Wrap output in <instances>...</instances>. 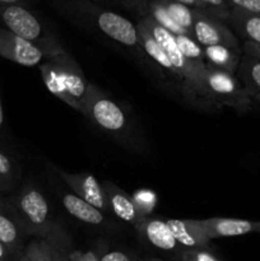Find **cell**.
Returning <instances> with one entry per match:
<instances>
[{
  "label": "cell",
  "instance_id": "6da1fadb",
  "mask_svg": "<svg viewBox=\"0 0 260 261\" xmlns=\"http://www.w3.org/2000/svg\"><path fill=\"white\" fill-rule=\"evenodd\" d=\"M8 200L27 236L45 240L68 254L70 236L56 219L50 201L36 184L27 181Z\"/></svg>",
  "mask_w": 260,
  "mask_h": 261
},
{
  "label": "cell",
  "instance_id": "cb8c5ba5",
  "mask_svg": "<svg viewBox=\"0 0 260 261\" xmlns=\"http://www.w3.org/2000/svg\"><path fill=\"white\" fill-rule=\"evenodd\" d=\"M165 8L167 9L168 14L172 18L173 22L183 28L184 31L191 35L194 25V19H195V12L196 9H193L190 7L177 3L176 0H160Z\"/></svg>",
  "mask_w": 260,
  "mask_h": 261
},
{
  "label": "cell",
  "instance_id": "74e56055",
  "mask_svg": "<svg viewBox=\"0 0 260 261\" xmlns=\"http://www.w3.org/2000/svg\"><path fill=\"white\" fill-rule=\"evenodd\" d=\"M120 2H126V0H120ZM127 2H130V0H127Z\"/></svg>",
  "mask_w": 260,
  "mask_h": 261
},
{
  "label": "cell",
  "instance_id": "f546056e",
  "mask_svg": "<svg viewBox=\"0 0 260 261\" xmlns=\"http://www.w3.org/2000/svg\"><path fill=\"white\" fill-rule=\"evenodd\" d=\"M18 259L19 256H17L9 247L0 242V261H17Z\"/></svg>",
  "mask_w": 260,
  "mask_h": 261
},
{
  "label": "cell",
  "instance_id": "4fadbf2b",
  "mask_svg": "<svg viewBox=\"0 0 260 261\" xmlns=\"http://www.w3.org/2000/svg\"><path fill=\"white\" fill-rule=\"evenodd\" d=\"M138 35H139V45L142 48V53L144 54L147 58L150 59V61L153 63V65L157 66L161 71V75L163 78L168 79V81H176L180 84V79H178L177 73L173 69L172 63H171L170 58L166 54V51L163 50L162 46L154 40L152 35H150L149 31L145 28V25L143 23H140L138 20L137 24Z\"/></svg>",
  "mask_w": 260,
  "mask_h": 261
},
{
  "label": "cell",
  "instance_id": "8fae6325",
  "mask_svg": "<svg viewBox=\"0 0 260 261\" xmlns=\"http://www.w3.org/2000/svg\"><path fill=\"white\" fill-rule=\"evenodd\" d=\"M27 233L18 221L9 200L0 198V242L9 247L17 256L24 252Z\"/></svg>",
  "mask_w": 260,
  "mask_h": 261
},
{
  "label": "cell",
  "instance_id": "30bf717a",
  "mask_svg": "<svg viewBox=\"0 0 260 261\" xmlns=\"http://www.w3.org/2000/svg\"><path fill=\"white\" fill-rule=\"evenodd\" d=\"M48 59L56 64L69 93L73 97L74 101L81 106L82 112V102H83L84 96H86L89 83H87L79 64L76 63L75 59L70 55V53L66 48H64L60 53L55 54V55Z\"/></svg>",
  "mask_w": 260,
  "mask_h": 261
},
{
  "label": "cell",
  "instance_id": "ba28073f",
  "mask_svg": "<svg viewBox=\"0 0 260 261\" xmlns=\"http://www.w3.org/2000/svg\"><path fill=\"white\" fill-rule=\"evenodd\" d=\"M134 229L143 245L148 246L149 249L166 252V254L178 252L181 255L183 250L176 242L167 224V219L150 218L149 216H147Z\"/></svg>",
  "mask_w": 260,
  "mask_h": 261
},
{
  "label": "cell",
  "instance_id": "1f68e13d",
  "mask_svg": "<svg viewBox=\"0 0 260 261\" xmlns=\"http://www.w3.org/2000/svg\"><path fill=\"white\" fill-rule=\"evenodd\" d=\"M4 121H5V117H4V109H3V103H2V99H0V129L4 126Z\"/></svg>",
  "mask_w": 260,
  "mask_h": 261
},
{
  "label": "cell",
  "instance_id": "4316f807",
  "mask_svg": "<svg viewBox=\"0 0 260 261\" xmlns=\"http://www.w3.org/2000/svg\"><path fill=\"white\" fill-rule=\"evenodd\" d=\"M229 8L250 14L260 15V0H227Z\"/></svg>",
  "mask_w": 260,
  "mask_h": 261
},
{
  "label": "cell",
  "instance_id": "ac0fdd59",
  "mask_svg": "<svg viewBox=\"0 0 260 261\" xmlns=\"http://www.w3.org/2000/svg\"><path fill=\"white\" fill-rule=\"evenodd\" d=\"M232 30L244 38V42L260 45V15L232 9L227 20Z\"/></svg>",
  "mask_w": 260,
  "mask_h": 261
},
{
  "label": "cell",
  "instance_id": "5bb4252c",
  "mask_svg": "<svg viewBox=\"0 0 260 261\" xmlns=\"http://www.w3.org/2000/svg\"><path fill=\"white\" fill-rule=\"evenodd\" d=\"M61 204L69 216L82 223L97 227V228H111V224L107 221L106 214L84 201L74 193L61 194Z\"/></svg>",
  "mask_w": 260,
  "mask_h": 261
},
{
  "label": "cell",
  "instance_id": "d6a6232c",
  "mask_svg": "<svg viewBox=\"0 0 260 261\" xmlns=\"http://www.w3.org/2000/svg\"><path fill=\"white\" fill-rule=\"evenodd\" d=\"M17 261H32V260H31V259H30V257H28V256H27V255H25V254H24V252H23V254H22V255H20V256H19V259H18Z\"/></svg>",
  "mask_w": 260,
  "mask_h": 261
},
{
  "label": "cell",
  "instance_id": "d4e9b609",
  "mask_svg": "<svg viewBox=\"0 0 260 261\" xmlns=\"http://www.w3.org/2000/svg\"><path fill=\"white\" fill-rule=\"evenodd\" d=\"M200 3V12L227 23L231 13L227 0H199Z\"/></svg>",
  "mask_w": 260,
  "mask_h": 261
},
{
  "label": "cell",
  "instance_id": "9c48e42d",
  "mask_svg": "<svg viewBox=\"0 0 260 261\" xmlns=\"http://www.w3.org/2000/svg\"><path fill=\"white\" fill-rule=\"evenodd\" d=\"M102 188H103L105 195H106L109 214L114 216L120 222L135 228L142 222V219L147 217V214L139 208L135 199L132 198L121 188L115 185L114 182L103 181Z\"/></svg>",
  "mask_w": 260,
  "mask_h": 261
},
{
  "label": "cell",
  "instance_id": "9a60e30c",
  "mask_svg": "<svg viewBox=\"0 0 260 261\" xmlns=\"http://www.w3.org/2000/svg\"><path fill=\"white\" fill-rule=\"evenodd\" d=\"M209 240L222 237H236L254 233L255 222L236 218H209L201 221Z\"/></svg>",
  "mask_w": 260,
  "mask_h": 261
},
{
  "label": "cell",
  "instance_id": "7402d4cb",
  "mask_svg": "<svg viewBox=\"0 0 260 261\" xmlns=\"http://www.w3.org/2000/svg\"><path fill=\"white\" fill-rule=\"evenodd\" d=\"M24 254L32 261H69L65 252L41 239L32 240L25 246Z\"/></svg>",
  "mask_w": 260,
  "mask_h": 261
},
{
  "label": "cell",
  "instance_id": "8d00e7d4",
  "mask_svg": "<svg viewBox=\"0 0 260 261\" xmlns=\"http://www.w3.org/2000/svg\"><path fill=\"white\" fill-rule=\"evenodd\" d=\"M138 261H161V260H158V259H149V257H145V259L138 260Z\"/></svg>",
  "mask_w": 260,
  "mask_h": 261
},
{
  "label": "cell",
  "instance_id": "83f0119b",
  "mask_svg": "<svg viewBox=\"0 0 260 261\" xmlns=\"http://www.w3.org/2000/svg\"><path fill=\"white\" fill-rule=\"evenodd\" d=\"M97 261H138V259L122 250H106L97 256Z\"/></svg>",
  "mask_w": 260,
  "mask_h": 261
},
{
  "label": "cell",
  "instance_id": "5b68a950",
  "mask_svg": "<svg viewBox=\"0 0 260 261\" xmlns=\"http://www.w3.org/2000/svg\"><path fill=\"white\" fill-rule=\"evenodd\" d=\"M191 36L201 47L216 45H223L235 48L242 47L240 45L237 36L227 25V23L216 19V18L200 12V10L195 12V19H194Z\"/></svg>",
  "mask_w": 260,
  "mask_h": 261
},
{
  "label": "cell",
  "instance_id": "ffe728a7",
  "mask_svg": "<svg viewBox=\"0 0 260 261\" xmlns=\"http://www.w3.org/2000/svg\"><path fill=\"white\" fill-rule=\"evenodd\" d=\"M236 76L250 94L260 93V60L247 54H242L241 61L237 68Z\"/></svg>",
  "mask_w": 260,
  "mask_h": 261
},
{
  "label": "cell",
  "instance_id": "277c9868",
  "mask_svg": "<svg viewBox=\"0 0 260 261\" xmlns=\"http://www.w3.org/2000/svg\"><path fill=\"white\" fill-rule=\"evenodd\" d=\"M75 4L78 9L86 13L93 20V24L96 25L97 30L101 31L106 37L111 38L112 41L125 46V47L134 48V50L142 53L137 25L132 20L117 14V13L111 12V10L96 7L91 3L79 5V3L76 2Z\"/></svg>",
  "mask_w": 260,
  "mask_h": 261
},
{
  "label": "cell",
  "instance_id": "7c38bea8",
  "mask_svg": "<svg viewBox=\"0 0 260 261\" xmlns=\"http://www.w3.org/2000/svg\"><path fill=\"white\" fill-rule=\"evenodd\" d=\"M167 224L181 250L205 249L211 240L206 236L201 221L167 219Z\"/></svg>",
  "mask_w": 260,
  "mask_h": 261
},
{
  "label": "cell",
  "instance_id": "836d02e7",
  "mask_svg": "<svg viewBox=\"0 0 260 261\" xmlns=\"http://www.w3.org/2000/svg\"><path fill=\"white\" fill-rule=\"evenodd\" d=\"M254 233H260V222H255V232Z\"/></svg>",
  "mask_w": 260,
  "mask_h": 261
},
{
  "label": "cell",
  "instance_id": "e575fe53",
  "mask_svg": "<svg viewBox=\"0 0 260 261\" xmlns=\"http://www.w3.org/2000/svg\"><path fill=\"white\" fill-rule=\"evenodd\" d=\"M2 3H7V4H14V3L19 2V0H0Z\"/></svg>",
  "mask_w": 260,
  "mask_h": 261
},
{
  "label": "cell",
  "instance_id": "4dcf8cb0",
  "mask_svg": "<svg viewBox=\"0 0 260 261\" xmlns=\"http://www.w3.org/2000/svg\"><path fill=\"white\" fill-rule=\"evenodd\" d=\"M177 3H181V4L186 5V7H190L193 9L200 10V3L199 0H176Z\"/></svg>",
  "mask_w": 260,
  "mask_h": 261
},
{
  "label": "cell",
  "instance_id": "e0dca14e",
  "mask_svg": "<svg viewBox=\"0 0 260 261\" xmlns=\"http://www.w3.org/2000/svg\"><path fill=\"white\" fill-rule=\"evenodd\" d=\"M40 71L41 75H42L43 83H45L46 88L48 89L50 93H53L56 98H59L60 101L65 102L68 106H70L71 109H74L75 111L81 112V106L76 103L73 99V97L69 93L68 88H66L65 83H64V79L61 76L60 71H59L58 66L50 59H46L45 61L40 64Z\"/></svg>",
  "mask_w": 260,
  "mask_h": 261
},
{
  "label": "cell",
  "instance_id": "d6986e66",
  "mask_svg": "<svg viewBox=\"0 0 260 261\" xmlns=\"http://www.w3.org/2000/svg\"><path fill=\"white\" fill-rule=\"evenodd\" d=\"M176 41H177L181 54H183L185 60L189 63V65L205 82L206 61L205 58H204L203 47L190 35L176 36Z\"/></svg>",
  "mask_w": 260,
  "mask_h": 261
},
{
  "label": "cell",
  "instance_id": "2e32d148",
  "mask_svg": "<svg viewBox=\"0 0 260 261\" xmlns=\"http://www.w3.org/2000/svg\"><path fill=\"white\" fill-rule=\"evenodd\" d=\"M206 65L224 73L236 74L242 58V47L235 48L223 45L203 47Z\"/></svg>",
  "mask_w": 260,
  "mask_h": 261
},
{
  "label": "cell",
  "instance_id": "d590c367",
  "mask_svg": "<svg viewBox=\"0 0 260 261\" xmlns=\"http://www.w3.org/2000/svg\"><path fill=\"white\" fill-rule=\"evenodd\" d=\"M254 102H257L260 105V93H257L256 96H254Z\"/></svg>",
  "mask_w": 260,
  "mask_h": 261
},
{
  "label": "cell",
  "instance_id": "44dd1931",
  "mask_svg": "<svg viewBox=\"0 0 260 261\" xmlns=\"http://www.w3.org/2000/svg\"><path fill=\"white\" fill-rule=\"evenodd\" d=\"M137 5L139 7L142 15H148V17H150L155 23H158L161 27L167 30L168 32H171L172 35H189L186 31H184L183 28L178 27V25L173 22V19L170 17L165 5H163L160 0H143L142 3H139V4Z\"/></svg>",
  "mask_w": 260,
  "mask_h": 261
},
{
  "label": "cell",
  "instance_id": "f1b7e54d",
  "mask_svg": "<svg viewBox=\"0 0 260 261\" xmlns=\"http://www.w3.org/2000/svg\"><path fill=\"white\" fill-rule=\"evenodd\" d=\"M242 53L254 56V58L260 60V45H257V43L244 42V45H242Z\"/></svg>",
  "mask_w": 260,
  "mask_h": 261
},
{
  "label": "cell",
  "instance_id": "484cf974",
  "mask_svg": "<svg viewBox=\"0 0 260 261\" xmlns=\"http://www.w3.org/2000/svg\"><path fill=\"white\" fill-rule=\"evenodd\" d=\"M181 261H222L218 256L205 249H190L183 250L180 255Z\"/></svg>",
  "mask_w": 260,
  "mask_h": 261
},
{
  "label": "cell",
  "instance_id": "8992f818",
  "mask_svg": "<svg viewBox=\"0 0 260 261\" xmlns=\"http://www.w3.org/2000/svg\"><path fill=\"white\" fill-rule=\"evenodd\" d=\"M56 175L60 176L61 180L71 189L76 196L83 199L88 204L93 205L102 213L109 214V206H107L106 195H105L102 182H99L94 176L87 172L71 173L68 171L61 170L58 166H53Z\"/></svg>",
  "mask_w": 260,
  "mask_h": 261
},
{
  "label": "cell",
  "instance_id": "3957f363",
  "mask_svg": "<svg viewBox=\"0 0 260 261\" xmlns=\"http://www.w3.org/2000/svg\"><path fill=\"white\" fill-rule=\"evenodd\" d=\"M205 92L214 107L227 106L239 114H246L254 107V98L242 86L236 74L224 73L206 65Z\"/></svg>",
  "mask_w": 260,
  "mask_h": 261
},
{
  "label": "cell",
  "instance_id": "7a4b0ae2",
  "mask_svg": "<svg viewBox=\"0 0 260 261\" xmlns=\"http://www.w3.org/2000/svg\"><path fill=\"white\" fill-rule=\"evenodd\" d=\"M81 114L101 132L125 147L135 148L139 143L135 139L134 122L130 111L94 84H88L87 93L82 102Z\"/></svg>",
  "mask_w": 260,
  "mask_h": 261
},
{
  "label": "cell",
  "instance_id": "603a6c76",
  "mask_svg": "<svg viewBox=\"0 0 260 261\" xmlns=\"http://www.w3.org/2000/svg\"><path fill=\"white\" fill-rule=\"evenodd\" d=\"M20 177L18 163L0 148V193L12 191Z\"/></svg>",
  "mask_w": 260,
  "mask_h": 261
},
{
  "label": "cell",
  "instance_id": "52a82bcc",
  "mask_svg": "<svg viewBox=\"0 0 260 261\" xmlns=\"http://www.w3.org/2000/svg\"><path fill=\"white\" fill-rule=\"evenodd\" d=\"M0 56L23 66L40 65L47 59L45 51L40 46L2 28H0Z\"/></svg>",
  "mask_w": 260,
  "mask_h": 261
}]
</instances>
